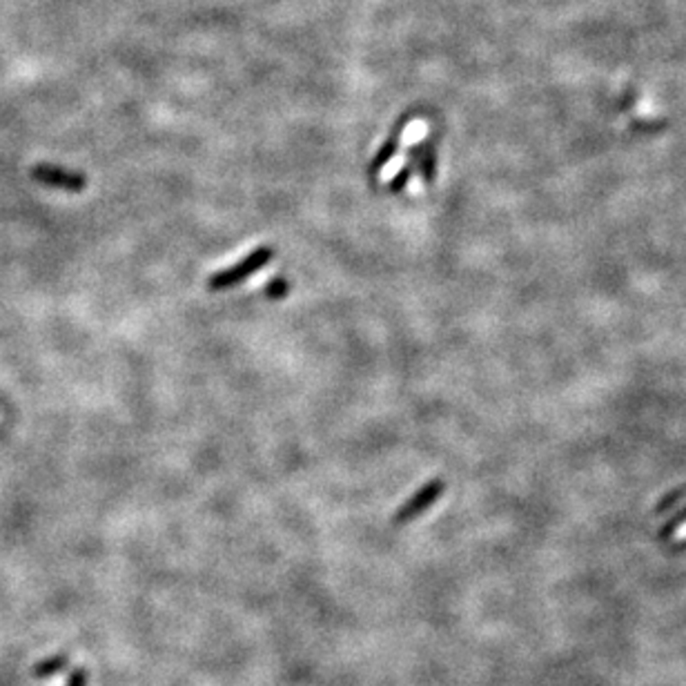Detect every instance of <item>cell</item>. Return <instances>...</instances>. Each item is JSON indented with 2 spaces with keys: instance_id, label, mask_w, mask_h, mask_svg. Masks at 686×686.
<instances>
[{
  "instance_id": "52a82bcc",
  "label": "cell",
  "mask_w": 686,
  "mask_h": 686,
  "mask_svg": "<svg viewBox=\"0 0 686 686\" xmlns=\"http://www.w3.org/2000/svg\"><path fill=\"white\" fill-rule=\"evenodd\" d=\"M410 176H413V165H410V163H408V165H405V167H401L399 174L392 176V179H390V183H388L390 192H401V190L405 188V183H408V181H410Z\"/></svg>"
},
{
  "instance_id": "ba28073f",
  "label": "cell",
  "mask_w": 686,
  "mask_h": 686,
  "mask_svg": "<svg viewBox=\"0 0 686 686\" xmlns=\"http://www.w3.org/2000/svg\"><path fill=\"white\" fill-rule=\"evenodd\" d=\"M288 288H290V283H288L286 279L277 277L274 281H270L268 286H265V294H268L270 298H281L288 294Z\"/></svg>"
},
{
  "instance_id": "9c48e42d",
  "label": "cell",
  "mask_w": 686,
  "mask_h": 686,
  "mask_svg": "<svg viewBox=\"0 0 686 686\" xmlns=\"http://www.w3.org/2000/svg\"><path fill=\"white\" fill-rule=\"evenodd\" d=\"M65 686H87V671L85 669H74V673L69 675L67 684Z\"/></svg>"
},
{
  "instance_id": "7a4b0ae2",
  "label": "cell",
  "mask_w": 686,
  "mask_h": 686,
  "mask_svg": "<svg viewBox=\"0 0 686 686\" xmlns=\"http://www.w3.org/2000/svg\"><path fill=\"white\" fill-rule=\"evenodd\" d=\"M31 176H34L39 183L48 185V188H56L63 190V192H83L87 185L85 176L78 174V172L65 170V167L51 165V163H39V165L31 170Z\"/></svg>"
},
{
  "instance_id": "8992f818",
  "label": "cell",
  "mask_w": 686,
  "mask_h": 686,
  "mask_svg": "<svg viewBox=\"0 0 686 686\" xmlns=\"http://www.w3.org/2000/svg\"><path fill=\"white\" fill-rule=\"evenodd\" d=\"M419 167H422V174H423V181L426 183H432V179H435V147H428V141H423V152H422V158H419Z\"/></svg>"
},
{
  "instance_id": "3957f363",
  "label": "cell",
  "mask_w": 686,
  "mask_h": 686,
  "mask_svg": "<svg viewBox=\"0 0 686 686\" xmlns=\"http://www.w3.org/2000/svg\"><path fill=\"white\" fill-rule=\"evenodd\" d=\"M441 493H443V484L440 482V479L428 482L426 486L417 490V493H414L413 497H410L408 502H405L404 506L392 515V521H395V524H408V521H413L414 517L422 515L423 511H428V508L437 502V497H440Z\"/></svg>"
},
{
  "instance_id": "277c9868",
  "label": "cell",
  "mask_w": 686,
  "mask_h": 686,
  "mask_svg": "<svg viewBox=\"0 0 686 686\" xmlns=\"http://www.w3.org/2000/svg\"><path fill=\"white\" fill-rule=\"evenodd\" d=\"M405 123H408V116H404V119H401L399 123H396L395 128H392L390 137L386 138L384 146H381L379 149H377L375 158H372V161H370V167H368V174H370V179H375V176L379 174V172L384 170L386 165H388V163L392 161V158H395V154L399 152L401 134H404Z\"/></svg>"
},
{
  "instance_id": "6da1fadb",
  "label": "cell",
  "mask_w": 686,
  "mask_h": 686,
  "mask_svg": "<svg viewBox=\"0 0 686 686\" xmlns=\"http://www.w3.org/2000/svg\"><path fill=\"white\" fill-rule=\"evenodd\" d=\"M272 259H274L272 247H256V250H252L250 254H245V259H241L239 263L212 274V277L208 279V290L221 292L232 286H239V283H244L245 279H250L252 274L259 272L261 268H265V265H268Z\"/></svg>"
},
{
  "instance_id": "5b68a950",
  "label": "cell",
  "mask_w": 686,
  "mask_h": 686,
  "mask_svg": "<svg viewBox=\"0 0 686 686\" xmlns=\"http://www.w3.org/2000/svg\"><path fill=\"white\" fill-rule=\"evenodd\" d=\"M69 664V657L67 655H51L48 657V660L39 662V664L34 666V671H31V675L39 680H49V678H56L58 673H63L65 669H67Z\"/></svg>"
}]
</instances>
